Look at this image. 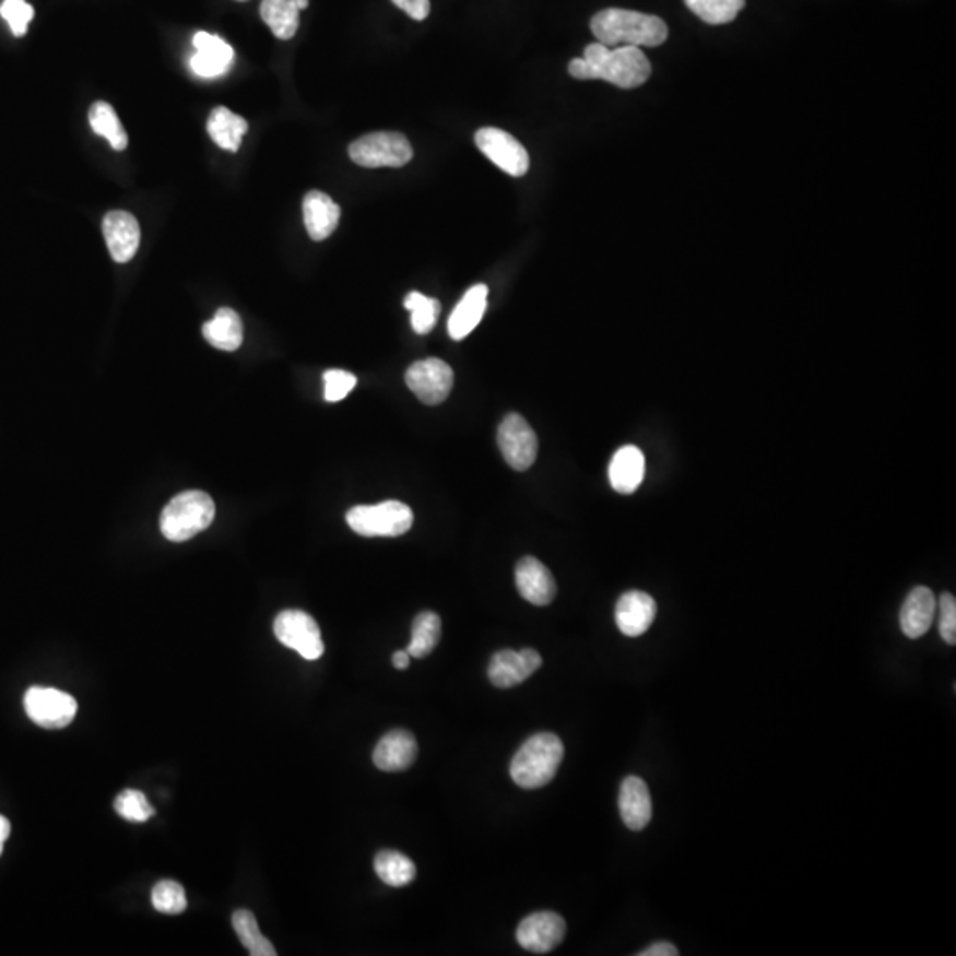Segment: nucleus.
<instances>
[{
  "mask_svg": "<svg viewBox=\"0 0 956 956\" xmlns=\"http://www.w3.org/2000/svg\"><path fill=\"white\" fill-rule=\"evenodd\" d=\"M374 870L387 886L392 887L408 886L416 877L415 863L397 850H379L374 858Z\"/></svg>",
  "mask_w": 956,
  "mask_h": 956,
  "instance_id": "26",
  "label": "nucleus"
},
{
  "mask_svg": "<svg viewBox=\"0 0 956 956\" xmlns=\"http://www.w3.org/2000/svg\"><path fill=\"white\" fill-rule=\"evenodd\" d=\"M103 238L116 262H128L135 257L141 243V227L128 211H110L103 219Z\"/></svg>",
  "mask_w": 956,
  "mask_h": 956,
  "instance_id": "14",
  "label": "nucleus"
},
{
  "mask_svg": "<svg viewBox=\"0 0 956 956\" xmlns=\"http://www.w3.org/2000/svg\"><path fill=\"white\" fill-rule=\"evenodd\" d=\"M90 125L99 137L107 139L114 150H127L128 135L122 128L119 117L113 105L105 102H96L90 110Z\"/></svg>",
  "mask_w": 956,
  "mask_h": 956,
  "instance_id": "29",
  "label": "nucleus"
},
{
  "mask_svg": "<svg viewBox=\"0 0 956 956\" xmlns=\"http://www.w3.org/2000/svg\"><path fill=\"white\" fill-rule=\"evenodd\" d=\"M392 2L416 22H422L429 16L430 0H392Z\"/></svg>",
  "mask_w": 956,
  "mask_h": 956,
  "instance_id": "38",
  "label": "nucleus"
},
{
  "mask_svg": "<svg viewBox=\"0 0 956 956\" xmlns=\"http://www.w3.org/2000/svg\"><path fill=\"white\" fill-rule=\"evenodd\" d=\"M322 379H324V399L328 402L342 401L356 387V376L345 370H327Z\"/></svg>",
  "mask_w": 956,
  "mask_h": 956,
  "instance_id": "36",
  "label": "nucleus"
},
{
  "mask_svg": "<svg viewBox=\"0 0 956 956\" xmlns=\"http://www.w3.org/2000/svg\"><path fill=\"white\" fill-rule=\"evenodd\" d=\"M569 73L578 80H604L622 90H636L652 75V64L639 47L610 48L598 42L569 62Z\"/></svg>",
  "mask_w": 956,
  "mask_h": 956,
  "instance_id": "1",
  "label": "nucleus"
},
{
  "mask_svg": "<svg viewBox=\"0 0 956 956\" xmlns=\"http://www.w3.org/2000/svg\"><path fill=\"white\" fill-rule=\"evenodd\" d=\"M248 131V122L227 107H216L208 119V133L222 150L236 153L243 137Z\"/></svg>",
  "mask_w": 956,
  "mask_h": 956,
  "instance_id": "25",
  "label": "nucleus"
},
{
  "mask_svg": "<svg viewBox=\"0 0 956 956\" xmlns=\"http://www.w3.org/2000/svg\"><path fill=\"white\" fill-rule=\"evenodd\" d=\"M353 532L362 536H399L413 527V510L402 501L358 505L345 516Z\"/></svg>",
  "mask_w": 956,
  "mask_h": 956,
  "instance_id": "5",
  "label": "nucleus"
},
{
  "mask_svg": "<svg viewBox=\"0 0 956 956\" xmlns=\"http://www.w3.org/2000/svg\"><path fill=\"white\" fill-rule=\"evenodd\" d=\"M418 755V744L413 733L408 730H392L382 735L374 750V765L385 772H399L410 769Z\"/></svg>",
  "mask_w": 956,
  "mask_h": 956,
  "instance_id": "17",
  "label": "nucleus"
},
{
  "mask_svg": "<svg viewBox=\"0 0 956 956\" xmlns=\"http://www.w3.org/2000/svg\"><path fill=\"white\" fill-rule=\"evenodd\" d=\"M610 484L621 495H633L645 479V456L635 445L616 450L610 468Z\"/></svg>",
  "mask_w": 956,
  "mask_h": 956,
  "instance_id": "23",
  "label": "nucleus"
},
{
  "mask_svg": "<svg viewBox=\"0 0 956 956\" xmlns=\"http://www.w3.org/2000/svg\"><path fill=\"white\" fill-rule=\"evenodd\" d=\"M404 307L411 312V327L418 335L433 332V328L438 322L439 312H441V304L438 299L429 298L425 294L413 293L408 294L404 299Z\"/></svg>",
  "mask_w": 956,
  "mask_h": 956,
  "instance_id": "32",
  "label": "nucleus"
},
{
  "mask_svg": "<svg viewBox=\"0 0 956 956\" xmlns=\"http://www.w3.org/2000/svg\"><path fill=\"white\" fill-rule=\"evenodd\" d=\"M11 835V824L5 816L0 815V854L4 850V843Z\"/></svg>",
  "mask_w": 956,
  "mask_h": 956,
  "instance_id": "41",
  "label": "nucleus"
},
{
  "mask_svg": "<svg viewBox=\"0 0 956 956\" xmlns=\"http://www.w3.org/2000/svg\"><path fill=\"white\" fill-rule=\"evenodd\" d=\"M656 613H658V604L652 595L639 590H630L616 602V627L621 629L622 635L638 638L650 629V625L656 621Z\"/></svg>",
  "mask_w": 956,
  "mask_h": 956,
  "instance_id": "15",
  "label": "nucleus"
},
{
  "mask_svg": "<svg viewBox=\"0 0 956 956\" xmlns=\"http://www.w3.org/2000/svg\"><path fill=\"white\" fill-rule=\"evenodd\" d=\"M475 144L487 158L512 178H521L530 168V156L521 142L499 128H481Z\"/></svg>",
  "mask_w": 956,
  "mask_h": 956,
  "instance_id": "9",
  "label": "nucleus"
},
{
  "mask_svg": "<svg viewBox=\"0 0 956 956\" xmlns=\"http://www.w3.org/2000/svg\"><path fill=\"white\" fill-rule=\"evenodd\" d=\"M233 929L238 933L243 946L252 956H275L273 944L262 935L257 924L256 916L247 909L236 910L233 914Z\"/></svg>",
  "mask_w": 956,
  "mask_h": 956,
  "instance_id": "30",
  "label": "nucleus"
},
{
  "mask_svg": "<svg viewBox=\"0 0 956 956\" xmlns=\"http://www.w3.org/2000/svg\"><path fill=\"white\" fill-rule=\"evenodd\" d=\"M691 13H695L705 24H730L744 10L746 0H684Z\"/></svg>",
  "mask_w": 956,
  "mask_h": 956,
  "instance_id": "31",
  "label": "nucleus"
},
{
  "mask_svg": "<svg viewBox=\"0 0 956 956\" xmlns=\"http://www.w3.org/2000/svg\"><path fill=\"white\" fill-rule=\"evenodd\" d=\"M622 821L630 830H641L652 821V798L644 779L627 776L618 793Z\"/></svg>",
  "mask_w": 956,
  "mask_h": 956,
  "instance_id": "19",
  "label": "nucleus"
},
{
  "mask_svg": "<svg viewBox=\"0 0 956 956\" xmlns=\"http://www.w3.org/2000/svg\"><path fill=\"white\" fill-rule=\"evenodd\" d=\"M542 666L541 653L533 649H523L521 652L516 650H499L491 658L489 681L493 686L499 689H509V687L523 684L527 678Z\"/></svg>",
  "mask_w": 956,
  "mask_h": 956,
  "instance_id": "13",
  "label": "nucleus"
},
{
  "mask_svg": "<svg viewBox=\"0 0 956 956\" xmlns=\"http://www.w3.org/2000/svg\"><path fill=\"white\" fill-rule=\"evenodd\" d=\"M567 924L565 919L551 910H542V912H533L519 923L516 939L519 946L530 953H550L555 947L560 946L564 941Z\"/></svg>",
  "mask_w": 956,
  "mask_h": 956,
  "instance_id": "12",
  "label": "nucleus"
},
{
  "mask_svg": "<svg viewBox=\"0 0 956 956\" xmlns=\"http://www.w3.org/2000/svg\"><path fill=\"white\" fill-rule=\"evenodd\" d=\"M411 656L408 653V650H399V652L393 653L392 663L397 670H406L410 668Z\"/></svg>",
  "mask_w": 956,
  "mask_h": 956,
  "instance_id": "40",
  "label": "nucleus"
},
{
  "mask_svg": "<svg viewBox=\"0 0 956 956\" xmlns=\"http://www.w3.org/2000/svg\"><path fill=\"white\" fill-rule=\"evenodd\" d=\"M593 36L606 47H659L668 39V25L656 14L639 13V11L610 10L599 11L590 22Z\"/></svg>",
  "mask_w": 956,
  "mask_h": 956,
  "instance_id": "2",
  "label": "nucleus"
},
{
  "mask_svg": "<svg viewBox=\"0 0 956 956\" xmlns=\"http://www.w3.org/2000/svg\"><path fill=\"white\" fill-rule=\"evenodd\" d=\"M202 335L216 350H238L243 344V324L238 312H234L233 308H219L215 318L202 327Z\"/></svg>",
  "mask_w": 956,
  "mask_h": 956,
  "instance_id": "24",
  "label": "nucleus"
},
{
  "mask_svg": "<svg viewBox=\"0 0 956 956\" xmlns=\"http://www.w3.org/2000/svg\"><path fill=\"white\" fill-rule=\"evenodd\" d=\"M516 585L521 598L535 606H547L556 595V583L546 565L533 556H524L516 567Z\"/></svg>",
  "mask_w": 956,
  "mask_h": 956,
  "instance_id": "18",
  "label": "nucleus"
},
{
  "mask_svg": "<svg viewBox=\"0 0 956 956\" xmlns=\"http://www.w3.org/2000/svg\"><path fill=\"white\" fill-rule=\"evenodd\" d=\"M564 742L550 732L535 733L519 747L510 764L514 783L524 790L541 789L553 781L562 760Z\"/></svg>",
  "mask_w": 956,
  "mask_h": 956,
  "instance_id": "3",
  "label": "nucleus"
},
{
  "mask_svg": "<svg viewBox=\"0 0 956 956\" xmlns=\"http://www.w3.org/2000/svg\"><path fill=\"white\" fill-rule=\"evenodd\" d=\"M215 501L204 491H185L168 501L160 528L165 539L173 542L190 541L204 532L215 519Z\"/></svg>",
  "mask_w": 956,
  "mask_h": 956,
  "instance_id": "4",
  "label": "nucleus"
},
{
  "mask_svg": "<svg viewBox=\"0 0 956 956\" xmlns=\"http://www.w3.org/2000/svg\"><path fill=\"white\" fill-rule=\"evenodd\" d=\"M114 807H116L117 815L122 816L128 822L141 824V822H147L151 816H154V807L145 799L144 793L139 792V790H125V792L119 793Z\"/></svg>",
  "mask_w": 956,
  "mask_h": 956,
  "instance_id": "34",
  "label": "nucleus"
},
{
  "mask_svg": "<svg viewBox=\"0 0 956 956\" xmlns=\"http://www.w3.org/2000/svg\"><path fill=\"white\" fill-rule=\"evenodd\" d=\"M0 14L19 38L27 33L28 24L34 19L33 5L25 0H4L0 5Z\"/></svg>",
  "mask_w": 956,
  "mask_h": 956,
  "instance_id": "35",
  "label": "nucleus"
},
{
  "mask_svg": "<svg viewBox=\"0 0 956 956\" xmlns=\"http://www.w3.org/2000/svg\"><path fill=\"white\" fill-rule=\"evenodd\" d=\"M937 612V599L929 587H916L907 595L900 612V627L904 635L918 639L929 633Z\"/></svg>",
  "mask_w": 956,
  "mask_h": 956,
  "instance_id": "20",
  "label": "nucleus"
},
{
  "mask_svg": "<svg viewBox=\"0 0 956 956\" xmlns=\"http://www.w3.org/2000/svg\"><path fill=\"white\" fill-rule=\"evenodd\" d=\"M406 385L424 404L436 406L452 392V367L439 358L421 359L406 370Z\"/></svg>",
  "mask_w": 956,
  "mask_h": 956,
  "instance_id": "11",
  "label": "nucleus"
},
{
  "mask_svg": "<svg viewBox=\"0 0 956 956\" xmlns=\"http://www.w3.org/2000/svg\"><path fill=\"white\" fill-rule=\"evenodd\" d=\"M487 285L476 284L467 291L458 307L453 308L448 319V333L453 341H462L479 327L487 308Z\"/></svg>",
  "mask_w": 956,
  "mask_h": 956,
  "instance_id": "22",
  "label": "nucleus"
},
{
  "mask_svg": "<svg viewBox=\"0 0 956 956\" xmlns=\"http://www.w3.org/2000/svg\"><path fill=\"white\" fill-rule=\"evenodd\" d=\"M441 638V618L433 612H422L416 615L411 627V644L408 653L411 658H427Z\"/></svg>",
  "mask_w": 956,
  "mask_h": 956,
  "instance_id": "28",
  "label": "nucleus"
},
{
  "mask_svg": "<svg viewBox=\"0 0 956 956\" xmlns=\"http://www.w3.org/2000/svg\"><path fill=\"white\" fill-rule=\"evenodd\" d=\"M350 156L356 165L365 168L404 167L413 158V147L402 133L376 131L359 137L350 145Z\"/></svg>",
  "mask_w": 956,
  "mask_h": 956,
  "instance_id": "6",
  "label": "nucleus"
},
{
  "mask_svg": "<svg viewBox=\"0 0 956 956\" xmlns=\"http://www.w3.org/2000/svg\"><path fill=\"white\" fill-rule=\"evenodd\" d=\"M261 16L279 39H291L298 31L299 10L293 0H262Z\"/></svg>",
  "mask_w": 956,
  "mask_h": 956,
  "instance_id": "27",
  "label": "nucleus"
},
{
  "mask_svg": "<svg viewBox=\"0 0 956 956\" xmlns=\"http://www.w3.org/2000/svg\"><path fill=\"white\" fill-rule=\"evenodd\" d=\"M293 2L299 11L307 10L308 8V0H293Z\"/></svg>",
  "mask_w": 956,
  "mask_h": 956,
  "instance_id": "42",
  "label": "nucleus"
},
{
  "mask_svg": "<svg viewBox=\"0 0 956 956\" xmlns=\"http://www.w3.org/2000/svg\"><path fill=\"white\" fill-rule=\"evenodd\" d=\"M151 901L154 909L164 914H181L187 909L188 901L181 884L174 881H162L153 887Z\"/></svg>",
  "mask_w": 956,
  "mask_h": 956,
  "instance_id": "33",
  "label": "nucleus"
},
{
  "mask_svg": "<svg viewBox=\"0 0 956 956\" xmlns=\"http://www.w3.org/2000/svg\"><path fill=\"white\" fill-rule=\"evenodd\" d=\"M275 636L287 649L298 652L307 661H316L324 653L318 622L299 610H285L273 624Z\"/></svg>",
  "mask_w": 956,
  "mask_h": 956,
  "instance_id": "7",
  "label": "nucleus"
},
{
  "mask_svg": "<svg viewBox=\"0 0 956 956\" xmlns=\"http://www.w3.org/2000/svg\"><path fill=\"white\" fill-rule=\"evenodd\" d=\"M939 633L947 645L956 644V601L952 593H943L937 602Z\"/></svg>",
  "mask_w": 956,
  "mask_h": 956,
  "instance_id": "37",
  "label": "nucleus"
},
{
  "mask_svg": "<svg viewBox=\"0 0 956 956\" xmlns=\"http://www.w3.org/2000/svg\"><path fill=\"white\" fill-rule=\"evenodd\" d=\"M304 220L314 241L330 238L341 220V208L324 191H308L304 199Z\"/></svg>",
  "mask_w": 956,
  "mask_h": 956,
  "instance_id": "21",
  "label": "nucleus"
},
{
  "mask_svg": "<svg viewBox=\"0 0 956 956\" xmlns=\"http://www.w3.org/2000/svg\"><path fill=\"white\" fill-rule=\"evenodd\" d=\"M196 56L190 59V68L201 79H215L229 71L234 61V50L229 43L210 33L193 36Z\"/></svg>",
  "mask_w": 956,
  "mask_h": 956,
  "instance_id": "16",
  "label": "nucleus"
},
{
  "mask_svg": "<svg viewBox=\"0 0 956 956\" xmlns=\"http://www.w3.org/2000/svg\"><path fill=\"white\" fill-rule=\"evenodd\" d=\"M678 949L672 943H656L647 947L639 956H676Z\"/></svg>",
  "mask_w": 956,
  "mask_h": 956,
  "instance_id": "39",
  "label": "nucleus"
},
{
  "mask_svg": "<svg viewBox=\"0 0 956 956\" xmlns=\"http://www.w3.org/2000/svg\"><path fill=\"white\" fill-rule=\"evenodd\" d=\"M498 447L510 468L516 472H524L535 462L539 441L535 430L523 416L512 413L499 424Z\"/></svg>",
  "mask_w": 956,
  "mask_h": 956,
  "instance_id": "10",
  "label": "nucleus"
},
{
  "mask_svg": "<svg viewBox=\"0 0 956 956\" xmlns=\"http://www.w3.org/2000/svg\"><path fill=\"white\" fill-rule=\"evenodd\" d=\"M25 712L33 723L48 730L64 728L75 719V698L54 687H31L24 696Z\"/></svg>",
  "mask_w": 956,
  "mask_h": 956,
  "instance_id": "8",
  "label": "nucleus"
}]
</instances>
